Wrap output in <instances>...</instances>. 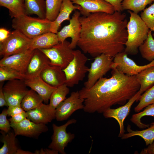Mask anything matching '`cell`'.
I'll return each mask as SVG.
<instances>
[{"label": "cell", "mask_w": 154, "mask_h": 154, "mask_svg": "<svg viewBox=\"0 0 154 154\" xmlns=\"http://www.w3.org/2000/svg\"><path fill=\"white\" fill-rule=\"evenodd\" d=\"M80 36L77 46L84 53L96 57L104 54L114 58L124 51L128 34L126 15L115 11L80 17Z\"/></svg>", "instance_id": "cell-1"}, {"label": "cell", "mask_w": 154, "mask_h": 154, "mask_svg": "<svg viewBox=\"0 0 154 154\" xmlns=\"http://www.w3.org/2000/svg\"><path fill=\"white\" fill-rule=\"evenodd\" d=\"M109 78L102 77L90 88L78 91L86 112L103 113L113 105L123 106L139 91L135 75L128 76L112 68Z\"/></svg>", "instance_id": "cell-2"}, {"label": "cell", "mask_w": 154, "mask_h": 154, "mask_svg": "<svg viewBox=\"0 0 154 154\" xmlns=\"http://www.w3.org/2000/svg\"><path fill=\"white\" fill-rule=\"evenodd\" d=\"M130 14L127 25L128 36L124 51L128 55H135L139 47L147 38L149 29L137 14L128 10Z\"/></svg>", "instance_id": "cell-3"}, {"label": "cell", "mask_w": 154, "mask_h": 154, "mask_svg": "<svg viewBox=\"0 0 154 154\" xmlns=\"http://www.w3.org/2000/svg\"><path fill=\"white\" fill-rule=\"evenodd\" d=\"M51 21L46 19L25 15L13 18L12 26L28 38L32 39L43 33L51 32Z\"/></svg>", "instance_id": "cell-4"}, {"label": "cell", "mask_w": 154, "mask_h": 154, "mask_svg": "<svg viewBox=\"0 0 154 154\" xmlns=\"http://www.w3.org/2000/svg\"><path fill=\"white\" fill-rule=\"evenodd\" d=\"M73 54L72 60L63 69L66 77L65 84L70 87L82 81L89 68L86 65L87 58L80 50H74Z\"/></svg>", "instance_id": "cell-5"}, {"label": "cell", "mask_w": 154, "mask_h": 154, "mask_svg": "<svg viewBox=\"0 0 154 154\" xmlns=\"http://www.w3.org/2000/svg\"><path fill=\"white\" fill-rule=\"evenodd\" d=\"M32 39L19 31L15 30L3 42L0 43V55L9 56L30 49Z\"/></svg>", "instance_id": "cell-6"}, {"label": "cell", "mask_w": 154, "mask_h": 154, "mask_svg": "<svg viewBox=\"0 0 154 154\" xmlns=\"http://www.w3.org/2000/svg\"><path fill=\"white\" fill-rule=\"evenodd\" d=\"M70 42L65 40L51 48L39 49L48 57L50 64L65 68L74 58L73 49L70 46Z\"/></svg>", "instance_id": "cell-7"}, {"label": "cell", "mask_w": 154, "mask_h": 154, "mask_svg": "<svg viewBox=\"0 0 154 154\" xmlns=\"http://www.w3.org/2000/svg\"><path fill=\"white\" fill-rule=\"evenodd\" d=\"M114 58L102 54L95 57L89 68L87 80L84 83L87 89L91 88L112 69Z\"/></svg>", "instance_id": "cell-8"}, {"label": "cell", "mask_w": 154, "mask_h": 154, "mask_svg": "<svg viewBox=\"0 0 154 154\" xmlns=\"http://www.w3.org/2000/svg\"><path fill=\"white\" fill-rule=\"evenodd\" d=\"M76 121V119H72L60 126L53 123L52 125L53 133L51 137L52 141L48 146V148L56 151L60 153L66 154L65 148L75 137V135L70 132L67 133L66 129L69 125L75 123Z\"/></svg>", "instance_id": "cell-9"}, {"label": "cell", "mask_w": 154, "mask_h": 154, "mask_svg": "<svg viewBox=\"0 0 154 154\" xmlns=\"http://www.w3.org/2000/svg\"><path fill=\"white\" fill-rule=\"evenodd\" d=\"M25 80L14 79L8 81L3 90L8 107L21 105L22 100L29 90Z\"/></svg>", "instance_id": "cell-10"}, {"label": "cell", "mask_w": 154, "mask_h": 154, "mask_svg": "<svg viewBox=\"0 0 154 154\" xmlns=\"http://www.w3.org/2000/svg\"><path fill=\"white\" fill-rule=\"evenodd\" d=\"M127 55L124 51L117 54L114 58L112 69L115 68L127 75L133 76L145 68L154 66V59L147 64L140 66L129 58Z\"/></svg>", "instance_id": "cell-11"}, {"label": "cell", "mask_w": 154, "mask_h": 154, "mask_svg": "<svg viewBox=\"0 0 154 154\" xmlns=\"http://www.w3.org/2000/svg\"><path fill=\"white\" fill-rule=\"evenodd\" d=\"M84 102L78 91L72 92L70 96L61 103L56 109L55 119L58 121L67 119L76 110L83 109Z\"/></svg>", "instance_id": "cell-12"}, {"label": "cell", "mask_w": 154, "mask_h": 154, "mask_svg": "<svg viewBox=\"0 0 154 154\" xmlns=\"http://www.w3.org/2000/svg\"><path fill=\"white\" fill-rule=\"evenodd\" d=\"M80 15L79 11H75L72 18L69 21V24L64 26L56 34L60 42H63L66 38L70 37L71 41L70 46L73 49L77 46L80 37L81 26L79 18Z\"/></svg>", "instance_id": "cell-13"}, {"label": "cell", "mask_w": 154, "mask_h": 154, "mask_svg": "<svg viewBox=\"0 0 154 154\" xmlns=\"http://www.w3.org/2000/svg\"><path fill=\"white\" fill-rule=\"evenodd\" d=\"M141 95V94L139 91L124 105L116 109L109 108L103 113L105 118H114L117 122L120 129L118 137H121L124 134V121L129 114L133 104L135 102L138 101Z\"/></svg>", "instance_id": "cell-14"}, {"label": "cell", "mask_w": 154, "mask_h": 154, "mask_svg": "<svg viewBox=\"0 0 154 154\" xmlns=\"http://www.w3.org/2000/svg\"><path fill=\"white\" fill-rule=\"evenodd\" d=\"M10 123L16 136L21 135L36 138L48 130L46 124L36 123L27 118L19 123Z\"/></svg>", "instance_id": "cell-15"}, {"label": "cell", "mask_w": 154, "mask_h": 154, "mask_svg": "<svg viewBox=\"0 0 154 154\" xmlns=\"http://www.w3.org/2000/svg\"><path fill=\"white\" fill-rule=\"evenodd\" d=\"M34 50L29 49L20 53L3 57L0 60V66L8 67L25 74Z\"/></svg>", "instance_id": "cell-16"}, {"label": "cell", "mask_w": 154, "mask_h": 154, "mask_svg": "<svg viewBox=\"0 0 154 154\" xmlns=\"http://www.w3.org/2000/svg\"><path fill=\"white\" fill-rule=\"evenodd\" d=\"M73 3L80 7L81 14L86 16L98 12L112 14L115 11L113 6L104 0H71Z\"/></svg>", "instance_id": "cell-17"}, {"label": "cell", "mask_w": 154, "mask_h": 154, "mask_svg": "<svg viewBox=\"0 0 154 154\" xmlns=\"http://www.w3.org/2000/svg\"><path fill=\"white\" fill-rule=\"evenodd\" d=\"M50 64V60L45 54L39 49L34 50L25 73V79L40 76Z\"/></svg>", "instance_id": "cell-18"}, {"label": "cell", "mask_w": 154, "mask_h": 154, "mask_svg": "<svg viewBox=\"0 0 154 154\" xmlns=\"http://www.w3.org/2000/svg\"><path fill=\"white\" fill-rule=\"evenodd\" d=\"M27 118L37 124H46L55 119L56 110L42 103L37 107L26 112Z\"/></svg>", "instance_id": "cell-19"}, {"label": "cell", "mask_w": 154, "mask_h": 154, "mask_svg": "<svg viewBox=\"0 0 154 154\" xmlns=\"http://www.w3.org/2000/svg\"><path fill=\"white\" fill-rule=\"evenodd\" d=\"M40 76L47 84L56 88L65 84L66 81L63 69L56 66L49 65L42 71Z\"/></svg>", "instance_id": "cell-20"}, {"label": "cell", "mask_w": 154, "mask_h": 154, "mask_svg": "<svg viewBox=\"0 0 154 154\" xmlns=\"http://www.w3.org/2000/svg\"><path fill=\"white\" fill-rule=\"evenodd\" d=\"M25 82L27 86L36 92L46 104L48 103L52 93L56 88L47 84L40 76L26 79Z\"/></svg>", "instance_id": "cell-21"}, {"label": "cell", "mask_w": 154, "mask_h": 154, "mask_svg": "<svg viewBox=\"0 0 154 154\" xmlns=\"http://www.w3.org/2000/svg\"><path fill=\"white\" fill-rule=\"evenodd\" d=\"M71 0H63L59 14L56 19L51 21L50 32L57 34L61 23L65 20L70 21V15L74 10L80 9V7L74 5Z\"/></svg>", "instance_id": "cell-22"}, {"label": "cell", "mask_w": 154, "mask_h": 154, "mask_svg": "<svg viewBox=\"0 0 154 154\" xmlns=\"http://www.w3.org/2000/svg\"><path fill=\"white\" fill-rule=\"evenodd\" d=\"M59 43L56 34L49 32L32 39L30 49L33 50L49 49Z\"/></svg>", "instance_id": "cell-23"}, {"label": "cell", "mask_w": 154, "mask_h": 154, "mask_svg": "<svg viewBox=\"0 0 154 154\" xmlns=\"http://www.w3.org/2000/svg\"><path fill=\"white\" fill-rule=\"evenodd\" d=\"M0 5L9 9V15L11 18L27 15L25 0H0Z\"/></svg>", "instance_id": "cell-24"}, {"label": "cell", "mask_w": 154, "mask_h": 154, "mask_svg": "<svg viewBox=\"0 0 154 154\" xmlns=\"http://www.w3.org/2000/svg\"><path fill=\"white\" fill-rule=\"evenodd\" d=\"M130 125L127 128L128 133L124 134L121 139H126L134 136H138L144 140L146 145L151 144L154 141V122L152 123L147 128L141 130L134 131L132 130Z\"/></svg>", "instance_id": "cell-25"}, {"label": "cell", "mask_w": 154, "mask_h": 154, "mask_svg": "<svg viewBox=\"0 0 154 154\" xmlns=\"http://www.w3.org/2000/svg\"><path fill=\"white\" fill-rule=\"evenodd\" d=\"M2 135L1 141L3 145L0 149V154H17L18 148L16 143V136L13 131L6 133L1 131Z\"/></svg>", "instance_id": "cell-26"}, {"label": "cell", "mask_w": 154, "mask_h": 154, "mask_svg": "<svg viewBox=\"0 0 154 154\" xmlns=\"http://www.w3.org/2000/svg\"><path fill=\"white\" fill-rule=\"evenodd\" d=\"M135 76L140 86L139 91L141 94L154 85V66L145 69Z\"/></svg>", "instance_id": "cell-27"}, {"label": "cell", "mask_w": 154, "mask_h": 154, "mask_svg": "<svg viewBox=\"0 0 154 154\" xmlns=\"http://www.w3.org/2000/svg\"><path fill=\"white\" fill-rule=\"evenodd\" d=\"M27 15L35 14L39 18L46 19L45 0H25Z\"/></svg>", "instance_id": "cell-28"}, {"label": "cell", "mask_w": 154, "mask_h": 154, "mask_svg": "<svg viewBox=\"0 0 154 154\" xmlns=\"http://www.w3.org/2000/svg\"><path fill=\"white\" fill-rule=\"evenodd\" d=\"M43 101L42 98L36 92L31 89L23 98L21 106L26 112L37 107Z\"/></svg>", "instance_id": "cell-29"}, {"label": "cell", "mask_w": 154, "mask_h": 154, "mask_svg": "<svg viewBox=\"0 0 154 154\" xmlns=\"http://www.w3.org/2000/svg\"><path fill=\"white\" fill-rule=\"evenodd\" d=\"M70 90L66 84L56 88L52 93L49 104L50 109L55 110L58 105L66 98Z\"/></svg>", "instance_id": "cell-30"}, {"label": "cell", "mask_w": 154, "mask_h": 154, "mask_svg": "<svg viewBox=\"0 0 154 154\" xmlns=\"http://www.w3.org/2000/svg\"><path fill=\"white\" fill-rule=\"evenodd\" d=\"M143 58L149 62L154 59V38L149 30L147 38L138 48Z\"/></svg>", "instance_id": "cell-31"}, {"label": "cell", "mask_w": 154, "mask_h": 154, "mask_svg": "<svg viewBox=\"0 0 154 154\" xmlns=\"http://www.w3.org/2000/svg\"><path fill=\"white\" fill-rule=\"evenodd\" d=\"M153 1L154 0H123L121 5L123 10H131L137 14Z\"/></svg>", "instance_id": "cell-32"}, {"label": "cell", "mask_w": 154, "mask_h": 154, "mask_svg": "<svg viewBox=\"0 0 154 154\" xmlns=\"http://www.w3.org/2000/svg\"><path fill=\"white\" fill-rule=\"evenodd\" d=\"M147 116L154 117V103L146 107L143 111L133 114L130 121L140 129L147 128L149 125L143 123L141 120L142 117Z\"/></svg>", "instance_id": "cell-33"}, {"label": "cell", "mask_w": 154, "mask_h": 154, "mask_svg": "<svg viewBox=\"0 0 154 154\" xmlns=\"http://www.w3.org/2000/svg\"><path fill=\"white\" fill-rule=\"evenodd\" d=\"M25 74L13 68L6 66H0V82L14 79L25 80Z\"/></svg>", "instance_id": "cell-34"}, {"label": "cell", "mask_w": 154, "mask_h": 154, "mask_svg": "<svg viewBox=\"0 0 154 154\" xmlns=\"http://www.w3.org/2000/svg\"><path fill=\"white\" fill-rule=\"evenodd\" d=\"M46 19L51 21H54L59 12L63 0H45Z\"/></svg>", "instance_id": "cell-35"}, {"label": "cell", "mask_w": 154, "mask_h": 154, "mask_svg": "<svg viewBox=\"0 0 154 154\" xmlns=\"http://www.w3.org/2000/svg\"><path fill=\"white\" fill-rule=\"evenodd\" d=\"M139 103L135 108V112H139L147 106L154 103V85L145 91L140 96Z\"/></svg>", "instance_id": "cell-36"}, {"label": "cell", "mask_w": 154, "mask_h": 154, "mask_svg": "<svg viewBox=\"0 0 154 154\" xmlns=\"http://www.w3.org/2000/svg\"><path fill=\"white\" fill-rule=\"evenodd\" d=\"M140 17L151 31H154V2L149 7L145 9Z\"/></svg>", "instance_id": "cell-37"}, {"label": "cell", "mask_w": 154, "mask_h": 154, "mask_svg": "<svg viewBox=\"0 0 154 154\" xmlns=\"http://www.w3.org/2000/svg\"><path fill=\"white\" fill-rule=\"evenodd\" d=\"M7 109H3L0 114V129L6 133L10 131L11 127L10 122L7 119Z\"/></svg>", "instance_id": "cell-38"}, {"label": "cell", "mask_w": 154, "mask_h": 154, "mask_svg": "<svg viewBox=\"0 0 154 154\" xmlns=\"http://www.w3.org/2000/svg\"><path fill=\"white\" fill-rule=\"evenodd\" d=\"M24 111L21 105L9 106L7 109L8 116L11 117L21 113Z\"/></svg>", "instance_id": "cell-39"}, {"label": "cell", "mask_w": 154, "mask_h": 154, "mask_svg": "<svg viewBox=\"0 0 154 154\" xmlns=\"http://www.w3.org/2000/svg\"><path fill=\"white\" fill-rule=\"evenodd\" d=\"M11 117L9 119L10 123H19L27 118L26 112L24 111L21 113Z\"/></svg>", "instance_id": "cell-40"}, {"label": "cell", "mask_w": 154, "mask_h": 154, "mask_svg": "<svg viewBox=\"0 0 154 154\" xmlns=\"http://www.w3.org/2000/svg\"><path fill=\"white\" fill-rule=\"evenodd\" d=\"M112 5L115 11L122 12V9L121 3L123 0H104Z\"/></svg>", "instance_id": "cell-41"}, {"label": "cell", "mask_w": 154, "mask_h": 154, "mask_svg": "<svg viewBox=\"0 0 154 154\" xmlns=\"http://www.w3.org/2000/svg\"><path fill=\"white\" fill-rule=\"evenodd\" d=\"M0 85V107L6 106L8 107L5 96L3 90V82H1Z\"/></svg>", "instance_id": "cell-42"}, {"label": "cell", "mask_w": 154, "mask_h": 154, "mask_svg": "<svg viewBox=\"0 0 154 154\" xmlns=\"http://www.w3.org/2000/svg\"><path fill=\"white\" fill-rule=\"evenodd\" d=\"M11 33L9 31L4 28L0 29V43L5 41L9 36Z\"/></svg>", "instance_id": "cell-43"}, {"label": "cell", "mask_w": 154, "mask_h": 154, "mask_svg": "<svg viewBox=\"0 0 154 154\" xmlns=\"http://www.w3.org/2000/svg\"><path fill=\"white\" fill-rule=\"evenodd\" d=\"M59 153L57 151L50 149L41 148L39 150H36L34 154H58Z\"/></svg>", "instance_id": "cell-44"}, {"label": "cell", "mask_w": 154, "mask_h": 154, "mask_svg": "<svg viewBox=\"0 0 154 154\" xmlns=\"http://www.w3.org/2000/svg\"><path fill=\"white\" fill-rule=\"evenodd\" d=\"M140 153L141 154H154V141L151 144L148 145L147 147L143 149Z\"/></svg>", "instance_id": "cell-45"}, {"label": "cell", "mask_w": 154, "mask_h": 154, "mask_svg": "<svg viewBox=\"0 0 154 154\" xmlns=\"http://www.w3.org/2000/svg\"><path fill=\"white\" fill-rule=\"evenodd\" d=\"M17 154H34V153L28 151H24L19 148L17 151Z\"/></svg>", "instance_id": "cell-46"}, {"label": "cell", "mask_w": 154, "mask_h": 154, "mask_svg": "<svg viewBox=\"0 0 154 154\" xmlns=\"http://www.w3.org/2000/svg\"><path fill=\"white\" fill-rule=\"evenodd\" d=\"M152 35L153 38H154V31L153 32V34H152Z\"/></svg>", "instance_id": "cell-47"}]
</instances>
